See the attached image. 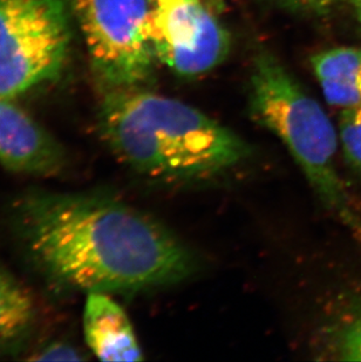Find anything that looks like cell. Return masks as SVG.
I'll return each instance as SVG.
<instances>
[{"mask_svg": "<svg viewBox=\"0 0 361 362\" xmlns=\"http://www.w3.org/2000/svg\"><path fill=\"white\" fill-rule=\"evenodd\" d=\"M148 35L157 62L183 78H196L224 62L231 47L228 30L203 0L156 5Z\"/></svg>", "mask_w": 361, "mask_h": 362, "instance_id": "6", "label": "cell"}, {"mask_svg": "<svg viewBox=\"0 0 361 362\" xmlns=\"http://www.w3.org/2000/svg\"><path fill=\"white\" fill-rule=\"evenodd\" d=\"M352 3H353L355 14H357V18H358L359 23L361 25V0H352Z\"/></svg>", "mask_w": 361, "mask_h": 362, "instance_id": "15", "label": "cell"}, {"mask_svg": "<svg viewBox=\"0 0 361 362\" xmlns=\"http://www.w3.org/2000/svg\"><path fill=\"white\" fill-rule=\"evenodd\" d=\"M155 1H156V5H160V4L173 3V1H180V0H155ZM203 1H208V3L212 4L210 0H203Z\"/></svg>", "mask_w": 361, "mask_h": 362, "instance_id": "16", "label": "cell"}, {"mask_svg": "<svg viewBox=\"0 0 361 362\" xmlns=\"http://www.w3.org/2000/svg\"><path fill=\"white\" fill-rule=\"evenodd\" d=\"M35 317V301L30 292L0 267V354L23 340Z\"/></svg>", "mask_w": 361, "mask_h": 362, "instance_id": "10", "label": "cell"}, {"mask_svg": "<svg viewBox=\"0 0 361 362\" xmlns=\"http://www.w3.org/2000/svg\"><path fill=\"white\" fill-rule=\"evenodd\" d=\"M249 107L253 120L287 148L321 204L361 244V216L337 170V132L321 103L268 49L253 59Z\"/></svg>", "mask_w": 361, "mask_h": 362, "instance_id": "3", "label": "cell"}, {"mask_svg": "<svg viewBox=\"0 0 361 362\" xmlns=\"http://www.w3.org/2000/svg\"><path fill=\"white\" fill-rule=\"evenodd\" d=\"M35 360H65V361H78L84 358L79 356L78 351L71 346L64 344H53L41 351L39 356H35Z\"/></svg>", "mask_w": 361, "mask_h": 362, "instance_id": "14", "label": "cell"}, {"mask_svg": "<svg viewBox=\"0 0 361 362\" xmlns=\"http://www.w3.org/2000/svg\"><path fill=\"white\" fill-rule=\"evenodd\" d=\"M64 0H0V96L13 99L59 76L71 32Z\"/></svg>", "mask_w": 361, "mask_h": 362, "instance_id": "5", "label": "cell"}, {"mask_svg": "<svg viewBox=\"0 0 361 362\" xmlns=\"http://www.w3.org/2000/svg\"><path fill=\"white\" fill-rule=\"evenodd\" d=\"M86 344L103 361H141L142 351L126 312L108 293L89 292L84 310Z\"/></svg>", "mask_w": 361, "mask_h": 362, "instance_id": "8", "label": "cell"}, {"mask_svg": "<svg viewBox=\"0 0 361 362\" xmlns=\"http://www.w3.org/2000/svg\"><path fill=\"white\" fill-rule=\"evenodd\" d=\"M58 141L11 99L0 96V163L21 174L52 176L65 168Z\"/></svg>", "mask_w": 361, "mask_h": 362, "instance_id": "7", "label": "cell"}, {"mask_svg": "<svg viewBox=\"0 0 361 362\" xmlns=\"http://www.w3.org/2000/svg\"><path fill=\"white\" fill-rule=\"evenodd\" d=\"M16 224L33 263L58 286L121 293L189 277L190 250L151 217L100 194L33 192Z\"/></svg>", "mask_w": 361, "mask_h": 362, "instance_id": "1", "label": "cell"}, {"mask_svg": "<svg viewBox=\"0 0 361 362\" xmlns=\"http://www.w3.org/2000/svg\"><path fill=\"white\" fill-rule=\"evenodd\" d=\"M336 351L339 359L361 361V308L338 331Z\"/></svg>", "mask_w": 361, "mask_h": 362, "instance_id": "12", "label": "cell"}, {"mask_svg": "<svg viewBox=\"0 0 361 362\" xmlns=\"http://www.w3.org/2000/svg\"><path fill=\"white\" fill-rule=\"evenodd\" d=\"M277 6L293 13L306 16H324L336 7L340 6L346 0H269Z\"/></svg>", "mask_w": 361, "mask_h": 362, "instance_id": "13", "label": "cell"}, {"mask_svg": "<svg viewBox=\"0 0 361 362\" xmlns=\"http://www.w3.org/2000/svg\"><path fill=\"white\" fill-rule=\"evenodd\" d=\"M339 140L345 161L361 178V103L341 110Z\"/></svg>", "mask_w": 361, "mask_h": 362, "instance_id": "11", "label": "cell"}, {"mask_svg": "<svg viewBox=\"0 0 361 362\" xmlns=\"http://www.w3.org/2000/svg\"><path fill=\"white\" fill-rule=\"evenodd\" d=\"M103 90L148 88L157 59L148 35L149 0H69Z\"/></svg>", "mask_w": 361, "mask_h": 362, "instance_id": "4", "label": "cell"}, {"mask_svg": "<svg viewBox=\"0 0 361 362\" xmlns=\"http://www.w3.org/2000/svg\"><path fill=\"white\" fill-rule=\"evenodd\" d=\"M98 128L120 161L161 181L212 180L251 155L235 132L148 88L103 90Z\"/></svg>", "mask_w": 361, "mask_h": 362, "instance_id": "2", "label": "cell"}, {"mask_svg": "<svg viewBox=\"0 0 361 362\" xmlns=\"http://www.w3.org/2000/svg\"><path fill=\"white\" fill-rule=\"evenodd\" d=\"M326 103L346 110L361 103V48L336 47L311 59Z\"/></svg>", "mask_w": 361, "mask_h": 362, "instance_id": "9", "label": "cell"}]
</instances>
